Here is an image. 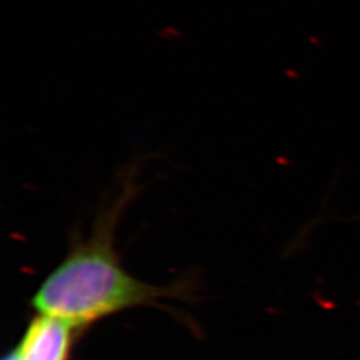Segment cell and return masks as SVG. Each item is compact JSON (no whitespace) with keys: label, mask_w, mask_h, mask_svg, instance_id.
Instances as JSON below:
<instances>
[{"label":"cell","mask_w":360,"mask_h":360,"mask_svg":"<svg viewBox=\"0 0 360 360\" xmlns=\"http://www.w3.org/2000/svg\"><path fill=\"white\" fill-rule=\"evenodd\" d=\"M139 168H123L99 211L90 239L74 250L35 295L43 314L83 326L119 309L150 300L159 291L129 276L112 250V232L124 207L139 190Z\"/></svg>","instance_id":"1"},{"label":"cell","mask_w":360,"mask_h":360,"mask_svg":"<svg viewBox=\"0 0 360 360\" xmlns=\"http://www.w3.org/2000/svg\"><path fill=\"white\" fill-rule=\"evenodd\" d=\"M68 323L49 315L31 323L25 339L16 351L19 360H65L71 343Z\"/></svg>","instance_id":"2"}]
</instances>
